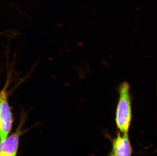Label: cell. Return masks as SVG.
Listing matches in <instances>:
<instances>
[{
    "mask_svg": "<svg viewBox=\"0 0 157 156\" xmlns=\"http://www.w3.org/2000/svg\"><path fill=\"white\" fill-rule=\"evenodd\" d=\"M11 74H9V75L8 76L7 79L6 80L4 86L3 87V88L0 91V110L1 109L2 105L3 103V101L6 97L8 96L9 94L10 93V92L8 91V89L9 85H10L11 79Z\"/></svg>",
    "mask_w": 157,
    "mask_h": 156,
    "instance_id": "cell-5",
    "label": "cell"
},
{
    "mask_svg": "<svg viewBox=\"0 0 157 156\" xmlns=\"http://www.w3.org/2000/svg\"><path fill=\"white\" fill-rule=\"evenodd\" d=\"M0 156H8L7 155H6V154H4L3 153H0Z\"/></svg>",
    "mask_w": 157,
    "mask_h": 156,
    "instance_id": "cell-6",
    "label": "cell"
},
{
    "mask_svg": "<svg viewBox=\"0 0 157 156\" xmlns=\"http://www.w3.org/2000/svg\"><path fill=\"white\" fill-rule=\"evenodd\" d=\"M111 149L108 156H133V150L129 133L117 131V135L111 139Z\"/></svg>",
    "mask_w": 157,
    "mask_h": 156,
    "instance_id": "cell-2",
    "label": "cell"
},
{
    "mask_svg": "<svg viewBox=\"0 0 157 156\" xmlns=\"http://www.w3.org/2000/svg\"><path fill=\"white\" fill-rule=\"evenodd\" d=\"M8 96L3 101L0 110V140L6 138L10 133L12 124V114L9 106Z\"/></svg>",
    "mask_w": 157,
    "mask_h": 156,
    "instance_id": "cell-3",
    "label": "cell"
},
{
    "mask_svg": "<svg viewBox=\"0 0 157 156\" xmlns=\"http://www.w3.org/2000/svg\"><path fill=\"white\" fill-rule=\"evenodd\" d=\"M2 35V34H1V33H0V35Z\"/></svg>",
    "mask_w": 157,
    "mask_h": 156,
    "instance_id": "cell-7",
    "label": "cell"
},
{
    "mask_svg": "<svg viewBox=\"0 0 157 156\" xmlns=\"http://www.w3.org/2000/svg\"><path fill=\"white\" fill-rule=\"evenodd\" d=\"M20 130L8 136L0 141V153L6 154L8 156H17L19 144Z\"/></svg>",
    "mask_w": 157,
    "mask_h": 156,
    "instance_id": "cell-4",
    "label": "cell"
},
{
    "mask_svg": "<svg viewBox=\"0 0 157 156\" xmlns=\"http://www.w3.org/2000/svg\"><path fill=\"white\" fill-rule=\"evenodd\" d=\"M118 92L119 99L115 113L116 127L120 132L129 133L133 118L132 97L129 83H122L119 86Z\"/></svg>",
    "mask_w": 157,
    "mask_h": 156,
    "instance_id": "cell-1",
    "label": "cell"
}]
</instances>
